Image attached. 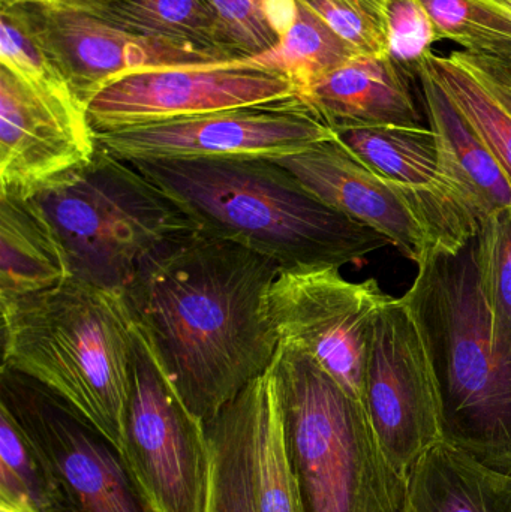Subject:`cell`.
I'll return each instance as SVG.
<instances>
[{
	"label": "cell",
	"mask_w": 511,
	"mask_h": 512,
	"mask_svg": "<svg viewBox=\"0 0 511 512\" xmlns=\"http://www.w3.org/2000/svg\"><path fill=\"white\" fill-rule=\"evenodd\" d=\"M272 259L197 231L144 264L125 295L138 328L198 420H212L275 360L264 298Z\"/></svg>",
	"instance_id": "6da1fadb"
},
{
	"label": "cell",
	"mask_w": 511,
	"mask_h": 512,
	"mask_svg": "<svg viewBox=\"0 0 511 512\" xmlns=\"http://www.w3.org/2000/svg\"><path fill=\"white\" fill-rule=\"evenodd\" d=\"M207 236L266 256L281 271L341 268L392 245L309 192L275 159L131 162Z\"/></svg>",
	"instance_id": "7a4b0ae2"
},
{
	"label": "cell",
	"mask_w": 511,
	"mask_h": 512,
	"mask_svg": "<svg viewBox=\"0 0 511 512\" xmlns=\"http://www.w3.org/2000/svg\"><path fill=\"white\" fill-rule=\"evenodd\" d=\"M407 294L437 379L443 442L511 477V354L492 333L473 242L420 262Z\"/></svg>",
	"instance_id": "3957f363"
},
{
	"label": "cell",
	"mask_w": 511,
	"mask_h": 512,
	"mask_svg": "<svg viewBox=\"0 0 511 512\" xmlns=\"http://www.w3.org/2000/svg\"><path fill=\"white\" fill-rule=\"evenodd\" d=\"M2 369L38 382L120 450L137 322L125 292L71 277L2 310Z\"/></svg>",
	"instance_id": "277c9868"
},
{
	"label": "cell",
	"mask_w": 511,
	"mask_h": 512,
	"mask_svg": "<svg viewBox=\"0 0 511 512\" xmlns=\"http://www.w3.org/2000/svg\"><path fill=\"white\" fill-rule=\"evenodd\" d=\"M276 373L303 512H405L408 478L384 456L363 403L282 343Z\"/></svg>",
	"instance_id": "5b68a950"
},
{
	"label": "cell",
	"mask_w": 511,
	"mask_h": 512,
	"mask_svg": "<svg viewBox=\"0 0 511 512\" xmlns=\"http://www.w3.org/2000/svg\"><path fill=\"white\" fill-rule=\"evenodd\" d=\"M30 198L56 230L72 276L119 292L162 249L200 231L164 189L99 144L89 164Z\"/></svg>",
	"instance_id": "8992f818"
},
{
	"label": "cell",
	"mask_w": 511,
	"mask_h": 512,
	"mask_svg": "<svg viewBox=\"0 0 511 512\" xmlns=\"http://www.w3.org/2000/svg\"><path fill=\"white\" fill-rule=\"evenodd\" d=\"M275 161L327 206L377 231L416 264L456 254L479 233L476 216L450 192L384 179L336 137Z\"/></svg>",
	"instance_id": "52a82bcc"
},
{
	"label": "cell",
	"mask_w": 511,
	"mask_h": 512,
	"mask_svg": "<svg viewBox=\"0 0 511 512\" xmlns=\"http://www.w3.org/2000/svg\"><path fill=\"white\" fill-rule=\"evenodd\" d=\"M120 453L153 512H207L204 423L189 411L138 325Z\"/></svg>",
	"instance_id": "ba28073f"
},
{
	"label": "cell",
	"mask_w": 511,
	"mask_h": 512,
	"mask_svg": "<svg viewBox=\"0 0 511 512\" xmlns=\"http://www.w3.org/2000/svg\"><path fill=\"white\" fill-rule=\"evenodd\" d=\"M363 406L384 456L404 477L443 442L437 379L419 325L402 298L390 297L372 319Z\"/></svg>",
	"instance_id": "9c48e42d"
},
{
	"label": "cell",
	"mask_w": 511,
	"mask_h": 512,
	"mask_svg": "<svg viewBox=\"0 0 511 512\" xmlns=\"http://www.w3.org/2000/svg\"><path fill=\"white\" fill-rule=\"evenodd\" d=\"M231 60L125 72L87 102L90 125L95 134H104L300 99L296 84L285 75L237 66Z\"/></svg>",
	"instance_id": "30bf717a"
},
{
	"label": "cell",
	"mask_w": 511,
	"mask_h": 512,
	"mask_svg": "<svg viewBox=\"0 0 511 512\" xmlns=\"http://www.w3.org/2000/svg\"><path fill=\"white\" fill-rule=\"evenodd\" d=\"M0 405L56 475L71 512H153L119 448L56 394L2 369Z\"/></svg>",
	"instance_id": "8fae6325"
},
{
	"label": "cell",
	"mask_w": 511,
	"mask_h": 512,
	"mask_svg": "<svg viewBox=\"0 0 511 512\" xmlns=\"http://www.w3.org/2000/svg\"><path fill=\"white\" fill-rule=\"evenodd\" d=\"M390 297L377 280L351 282L339 268L281 271L264 310L279 343L308 355L363 403L369 328Z\"/></svg>",
	"instance_id": "7c38bea8"
},
{
	"label": "cell",
	"mask_w": 511,
	"mask_h": 512,
	"mask_svg": "<svg viewBox=\"0 0 511 512\" xmlns=\"http://www.w3.org/2000/svg\"><path fill=\"white\" fill-rule=\"evenodd\" d=\"M333 137L300 99L96 134L99 146L128 162L279 159Z\"/></svg>",
	"instance_id": "4fadbf2b"
},
{
	"label": "cell",
	"mask_w": 511,
	"mask_h": 512,
	"mask_svg": "<svg viewBox=\"0 0 511 512\" xmlns=\"http://www.w3.org/2000/svg\"><path fill=\"white\" fill-rule=\"evenodd\" d=\"M98 150L74 90L35 86L0 71V195L30 198L89 164Z\"/></svg>",
	"instance_id": "5bb4252c"
},
{
	"label": "cell",
	"mask_w": 511,
	"mask_h": 512,
	"mask_svg": "<svg viewBox=\"0 0 511 512\" xmlns=\"http://www.w3.org/2000/svg\"><path fill=\"white\" fill-rule=\"evenodd\" d=\"M38 9L45 42L75 95L86 107L108 81L125 72L219 62L182 45L131 35L92 15L53 11L42 6Z\"/></svg>",
	"instance_id": "9a60e30c"
},
{
	"label": "cell",
	"mask_w": 511,
	"mask_h": 512,
	"mask_svg": "<svg viewBox=\"0 0 511 512\" xmlns=\"http://www.w3.org/2000/svg\"><path fill=\"white\" fill-rule=\"evenodd\" d=\"M413 78L387 54H356L300 96L332 131L374 126H423Z\"/></svg>",
	"instance_id": "2e32d148"
},
{
	"label": "cell",
	"mask_w": 511,
	"mask_h": 512,
	"mask_svg": "<svg viewBox=\"0 0 511 512\" xmlns=\"http://www.w3.org/2000/svg\"><path fill=\"white\" fill-rule=\"evenodd\" d=\"M419 92L437 143L441 176L477 221L511 209V188L482 138L425 68Z\"/></svg>",
	"instance_id": "e0dca14e"
},
{
	"label": "cell",
	"mask_w": 511,
	"mask_h": 512,
	"mask_svg": "<svg viewBox=\"0 0 511 512\" xmlns=\"http://www.w3.org/2000/svg\"><path fill=\"white\" fill-rule=\"evenodd\" d=\"M71 277L65 248L32 198L0 195V310Z\"/></svg>",
	"instance_id": "ac0fdd59"
},
{
	"label": "cell",
	"mask_w": 511,
	"mask_h": 512,
	"mask_svg": "<svg viewBox=\"0 0 511 512\" xmlns=\"http://www.w3.org/2000/svg\"><path fill=\"white\" fill-rule=\"evenodd\" d=\"M405 512H511V477L440 442L411 469Z\"/></svg>",
	"instance_id": "d6986e66"
},
{
	"label": "cell",
	"mask_w": 511,
	"mask_h": 512,
	"mask_svg": "<svg viewBox=\"0 0 511 512\" xmlns=\"http://www.w3.org/2000/svg\"><path fill=\"white\" fill-rule=\"evenodd\" d=\"M102 20L131 35L182 45L215 60L245 56L206 0H111Z\"/></svg>",
	"instance_id": "ffe728a7"
},
{
	"label": "cell",
	"mask_w": 511,
	"mask_h": 512,
	"mask_svg": "<svg viewBox=\"0 0 511 512\" xmlns=\"http://www.w3.org/2000/svg\"><path fill=\"white\" fill-rule=\"evenodd\" d=\"M255 381L204 423L210 447L207 512H258L255 501Z\"/></svg>",
	"instance_id": "44dd1931"
},
{
	"label": "cell",
	"mask_w": 511,
	"mask_h": 512,
	"mask_svg": "<svg viewBox=\"0 0 511 512\" xmlns=\"http://www.w3.org/2000/svg\"><path fill=\"white\" fill-rule=\"evenodd\" d=\"M333 134L365 167L384 179L453 195L441 176L437 143L431 128L374 126L339 129Z\"/></svg>",
	"instance_id": "7402d4cb"
},
{
	"label": "cell",
	"mask_w": 511,
	"mask_h": 512,
	"mask_svg": "<svg viewBox=\"0 0 511 512\" xmlns=\"http://www.w3.org/2000/svg\"><path fill=\"white\" fill-rule=\"evenodd\" d=\"M255 391L252 468L258 512H303L285 441L276 357L272 366L255 379Z\"/></svg>",
	"instance_id": "603a6c76"
},
{
	"label": "cell",
	"mask_w": 511,
	"mask_h": 512,
	"mask_svg": "<svg viewBox=\"0 0 511 512\" xmlns=\"http://www.w3.org/2000/svg\"><path fill=\"white\" fill-rule=\"evenodd\" d=\"M297 3L296 23L275 47L263 53L237 57L231 62L237 66L279 72L296 84L302 96L312 84L357 53L302 0Z\"/></svg>",
	"instance_id": "cb8c5ba5"
},
{
	"label": "cell",
	"mask_w": 511,
	"mask_h": 512,
	"mask_svg": "<svg viewBox=\"0 0 511 512\" xmlns=\"http://www.w3.org/2000/svg\"><path fill=\"white\" fill-rule=\"evenodd\" d=\"M423 68L482 138L511 188V114L491 90L465 66L456 51L432 53Z\"/></svg>",
	"instance_id": "d4e9b609"
},
{
	"label": "cell",
	"mask_w": 511,
	"mask_h": 512,
	"mask_svg": "<svg viewBox=\"0 0 511 512\" xmlns=\"http://www.w3.org/2000/svg\"><path fill=\"white\" fill-rule=\"evenodd\" d=\"M0 501L35 512H71L56 475L0 405Z\"/></svg>",
	"instance_id": "484cf974"
},
{
	"label": "cell",
	"mask_w": 511,
	"mask_h": 512,
	"mask_svg": "<svg viewBox=\"0 0 511 512\" xmlns=\"http://www.w3.org/2000/svg\"><path fill=\"white\" fill-rule=\"evenodd\" d=\"M441 39L465 53L511 59V0H420Z\"/></svg>",
	"instance_id": "4316f807"
},
{
	"label": "cell",
	"mask_w": 511,
	"mask_h": 512,
	"mask_svg": "<svg viewBox=\"0 0 511 512\" xmlns=\"http://www.w3.org/2000/svg\"><path fill=\"white\" fill-rule=\"evenodd\" d=\"M473 256L492 333L500 348L511 354V209L480 222Z\"/></svg>",
	"instance_id": "83f0119b"
},
{
	"label": "cell",
	"mask_w": 511,
	"mask_h": 512,
	"mask_svg": "<svg viewBox=\"0 0 511 512\" xmlns=\"http://www.w3.org/2000/svg\"><path fill=\"white\" fill-rule=\"evenodd\" d=\"M387 56L414 81L440 41L437 26L420 0H387Z\"/></svg>",
	"instance_id": "f1b7e54d"
},
{
	"label": "cell",
	"mask_w": 511,
	"mask_h": 512,
	"mask_svg": "<svg viewBox=\"0 0 511 512\" xmlns=\"http://www.w3.org/2000/svg\"><path fill=\"white\" fill-rule=\"evenodd\" d=\"M357 54H387V0H302Z\"/></svg>",
	"instance_id": "f546056e"
},
{
	"label": "cell",
	"mask_w": 511,
	"mask_h": 512,
	"mask_svg": "<svg viewBox=\"0 0 511 512\" xmlns=\"http://www.w3.org/2000/svg\"><path fill=\"white\" fill-rule=\"evenodd\" d=\"M221 18L231 41L245 56L263 53L278 44L263 12L249 0H206Z\"/></svg>",
	"instance_id": "4dcf8cb0"
},
{
	"label": "cell",
	"mask_w": 511,
	"mask_h": 512,
	"mask_svg": "<svg viewBox=\"0 0 511 512\" xmlns=\"http://www.w3.org/2000/svg\"><path fill=\"white\" fill-rule=\"evenodd\" d=\"M456 54L511 114V75L506 68L494 57L477 56L465 51H456Z\"/></svg>",
	"instance_id": "1f68e13d"
},
{
	"label": "cell",
	"mask_w": 511,
	"mask_h": 512,
	"mask_svg": "<svg viewBox=\"0 0 511 512\" xmlns=\"http://www.w3.org/2000/svg\"><path fill=\"white\" fill-rule=\"evenodd\" d=\"M260 9L270 29L281 41L296 23L299 3L297 0H261Z\"/></svg>",
	"instance_id": "d6a6232c"
},
{
	"label": "cell",
	"mask_w": 511,
	"mask_h": 512,
	"mask_svg": "<svg viewBox=\"0 0 511 512\" xmlns=\"http://www.w3.org/2000/svg\"><path fill=\"white\" fill-rule=\"evenodd\" d=\"M110 3L111 0H56L54 5L48 6V9L62 12H77V14H87L92 15V17L102 18Z\"/></svg>",
	"instance_id": "836d02e7"
},
{
	"label": "cell",
	"mask_w": 511,
	"mask_h": 512,
	"mask_svg": "<svg viewBox=\"0 0 511 512\" xmlns=\"http://www.w3.org/2000/svg\"><path fill=\"white\" fill-rule=\"evenodd\" d=\"M54 2H56V0H2V6L35 5L48 8V6L54 5Z\"/></svg>",
	"instance_id": "e575fe53"
},
{
	"label": "cell",
	"mask_w": 511,
	"mask_h": 512,
	"mask_svg": "<svg viewBox=\"0 0 511 512\" xmlns=\"http://www.w3.org/2000/svg\"><path fill=\"white\" fill-rule=\"evenodd\" d=\"M0 512H35L29 508L18 507V505L8 504V502L0 501Z\"/></svg>",
	"instance_id": "d590c367"
},
{
	"label": "cell",
	"mask_w": 511,
	"mask_h": 512,
	"mask_svg": "<svg viewBox=\"0 0 511 512\" xmlns=\"http://www.w3.org/2000/svg\"><path fill=\"white\" fill-rule=\"evenodd\" d=\"M494 59H497V57H494ZM498 62L501 63V65L504 66V68H506V71L509 72V74L511 75V59H497Z\"/></svg>",
	"instance_id": "8d00e7d4"
}]
</instances>
